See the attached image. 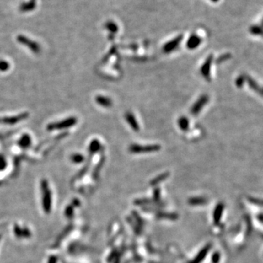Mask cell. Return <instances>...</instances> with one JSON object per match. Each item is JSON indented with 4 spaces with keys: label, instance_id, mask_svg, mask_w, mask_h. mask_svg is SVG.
<instances>
[{
    "label": "cell",
    "instance_id": "44dd1931",
    "mask_svg": "<svg viewBox=\"0 0 263 263\" xmlns=\"http://www.w3.org/2000/svg\"><path fill=\"white\" fill-rule=\"evenodd\" d=\"M262 27H263V19H262Z\"/></svg>",
    "mask_w": 263,
    "mask_h": 263
},
{
    "label": "cell",
    "instance_id": "e0dca14e",
    "mask_svg": "<svg viewBox=\"0 0 263 263\" xmlns=\"http://www.w3.org/2000/svg\"><path fill=\"white\" fill-rule=\"evenodd\" d=\"M10 67V64L8 62L4 61V60H0V71H7Z\"/></svg>",
    "mask_w": 263,
    "mask_h": 263
},
{
    "label": "cell",
    "instance_id": "277c9868",
    "mask_svg": "<svg viewBox=\"0 0 263 263\" xmlns=\"http://www.w3.org/2000/svg\"><path fill=\"white\" fill-rule=\"evenodd\" d=\"M28 117V113H21L19 115H15V116H11V117H6L4 119H0L1 124H15L18 123L19 121H21L22 120L26 119Z\"/></svg>",
    "mask_w": 263,
    "mask_h": 263
},
{
    "label": "cell",
    "instance_id": "30bf717a",
    "mask_svg": "<svg viewBox=\"0 0 263 263\" xmlns=\"http://www.w3.org/2000/svg\"><path fill=\"white\" fill-rule=\"evenodd\" d=\"M126 119L129 123H130L132 127L133 128L134 130H138V125L137 124V121H136L135 118L134 117V115L132 114V113H128L126 115Z\"/></svg>",
    "mask_w": 263,
    "mask_h": 263
},
{
    "label": "cell",
    "instance_id": "ffe728a7",
    "mask_svg": "<svg viewBox=\"0 0 263 263\" xmlns=\"http://www.w3.org/2000/svg\"><path fill=\"white\" fill-rule=\"evenodd\" d=\"M210 1H211L212 2H218L219 0H210Z\"/></svg>",
    "mask_w": 263,
    "mask_h": 263
},
{
    "label": "cell",
    "instance_id": "52a82bcc",
    "mask_svg": "<svg viewBox=\"0 0 263 263\" xmlns=\"http://www.w3.org/2000/svg\"><path fill=\"white\" fill-rule=\"evenodd\" d=\"M182 38H183L182 36H178L173 40H172L168 42V43L164 45L163 47V50L164 52L168 53L173 50H175V49L177 48L178 46H179L180 40H181Z\"/></svg>",
    "mask_w": 263,
    "mask_h": 263
},
{
    "label": "cell",
    "instance_id": "5bb4252c",
    "mask_svg": "<svg viewBox=\"0 0 263 263\" xmlns=\"http://www.w3.org/2000/svg\"><path fill=\"white\" fill-rule=\"evenodd\" d=\"M250 32L255 35H262L263 27L260 26H253L250 28Z\"/></svg>",
    "mask_w": 263,
    "mask_h": 263
},
{
    "label": "cell",
    "instance_id": "8fae6325",
    "mask_svg": "<svg viewBox=\"0 0 263 263\" xmlns=\"http://www.w3.org/2000/svg\"><path fill=\"white\" fill-rule=\"evenodd\" d=\"M96 100H97L98 104L101 105L103 107H110L111 105V101L109 98L102 97V96H98L96 98Z\"/></svg>",
    "mask_w": 263,
    "mask_h": 263
},
{
    "label": "cell",
    "instance_id": "7a4b0ae2",
    "mask_svg": "<svg viewBox=\"0 0 263 263\" xmlns=\"http://www.w3.org/2000/svg\"><path fill=\"white\" fill-rule=\"evenodd\" d=\"M77 123V119L75 117L68 118L65 120H62L59 122H55V123L49 124L47 126V129L48 131H53L56 130H62V129L69 128L74 126Z\"/></svg>",
    "mask_w": 263,
    "mask_h": 263
},
{
    "label": "cell",
    "instance_id": "9a60e30c",
    "mask_svg": "<svg viewBox=\"0 0 263 263\" xmlns=\"http://www.w3.org/2000/svg\"><path fill=\"white\" fill-rule=\"evenodd\" d=\"M180 130H186L189 126V121L186 118H180L179 121H178Z\"/></svg>",
    "mask_w": 263,
    "mask_h": 263
},
{
    "label": "cell",
    "instance_id": "9c48e42d",
    "mask_svg": "<svg viewBox=\"0 0 263 263\" xmlns=\"http://www.w3.org/2000/svg\"><path fill=\"white\" fill-rule=\"evenodd\" d=\"M211 62H212V56H209L208 58V59L206 60V63H204L203 66H202V67L201 69V72L202 73V75H204V77H209V72H210V67H211Z\"/></svg>",
    "mask_w": 263,
    "mask_h": 263
},
{
    "label": "cell",
    "instance_id": "7c38bea8",
    "mask_svg": "<svg viewBox=\"0 0 263 263\" xmlns=\"http://www.w3.org/2000/svg\"><path fill=\"white\" fill-rule=\"evenodd\" d=\"M19 143L20 146L23 147V148H26L31 144V138L29 135H25L20 139Z\"/></svg>",
    "mask_w": 263,
    "mask_h": 263
},
{
    "label": "cell",
    "instance_id": "2e32d148",
    "mask_svg": "<svg viewBox=\"0 0 263 263\" xmlns=\"http://www.w3.org/2000/svg\"><path fill=\"white\" fill-rule=\"evenodd\" d=\"M99 146H100V143L97 141V140H93V141L91 142L90 146H89V150H90V152L91 153L95 152L97 149L99 148Z\"/></svg>",
    "mask_w": 263,
    "mask_h": 263
},
{
    "label": "cell",
    "instance_id": "3957f363",
    "mask_svg": "<svg viewBox=\"0 0 263 263\" xmlns=\"http://www.w3.org/2000/svg\"><path fill=\"white\" fill-rule=\"evenodd\" d=\"M18 40H19V43H21L23 45H25L29 48H30L33 52L37 53L40 51V48L39 45L37 43H35V42L31 40H29L28 38H26V37L22 36H19L18 37Z\"/></svg>",
    "mask_w": 263,
    "mask_h": 263
},
{
    "label": "cell",
    "instance_id": "5b68a950",
    "mask_svg": "<svg viewBox=\"0 0 263 263\" xmlns=\"http://www.w3.org/2000/svg\"><path fill=\"white\" fill-rule=\"evenodd\" d=\"M157 146H138V145H132L130 148V151L132 153H142V152H150L152 151H157L159 148V147Z\"/></svg>",
    "mask_w": 263,
    "mask_h": 263
},
{
    "label": "cell",
    "instance_id": "ba28073f",
    "mask_svg": "<svg viewBox=\"0 0 263 263\" xmlns=\"http://www.w3.org/2000/svg\"><path fill=\"white\" fill-rule=\"evenodd\" d=\"M202 43V39L197 35H191L186 42V47L189 49H195Z\"/></svg>",
    "mask_w": 263,
    "mask_h": 263
},
{
    "label": "cell",
    "instance_id": "6da1fadb",
    "mask_svg": "<svg viewBox=\"0 0 263 263\" xmlns=\"http://www.w3.org/2000/svg\"><path fill=\"white\" fill-rule=\"evenodd\" d=\"M42 192H43V200H42V205H43V210L46 213H48L51 211V191L49 189V186L46 180H42L41 183Z\"/></svg>",
    "mask_w": 263,
    "mask_h": 263
},
{
    "label": "cell",
    "instance_id": "8992f818",
    "mask_svg": "<svg viewBox=\"0 0 263 263\" xmlns=\"http://www.w3.org/2000/svg\"><path fill=\"white\" fill-rule=\"evenodd\" d=\"M208 101V97L207 95H203L199 99L197 100V102L194 105L191 110V113L192 114H197L198 113H200V111L201 109L203 108V106L206 105Z\"/></svg>",
    "mask_w": 263,
    "mask_h": 263
},
{
    "label": "cell",
    "instance_id": "ac0fdd59",
    "mask_svg": "<svg viewBox=\"0 0 263 263\" xmlns=\"http://www.w3.org/2000/svg\"><path fill=\"white\" fill-rule=\"evenodd\" d=\"M72 160L75 163H80L83 160V157L79 153H75L72 156Z\"/></svg>",
    "mask_w": 263,
    "mask_h": 263
},
{
    "label": "cell",
    "instance_id": "4fadbf2b",
    "mask_svg": "<svg viewBox=\"0 0 263 263\" xmlns=\"http://www.w3.org/2000/svg\"><path fill=\"white\" fill-rule=\"evenodd\" d=\"M105 27L108 31H110L111 33H115L118 32V25L113 21H108L105 24Z\"/></svg>",
    "mask_w": 263,
    "mask_h": 263
},
{
    "label": "cell",
    "instance_id": "d6986e66",
    "mask_svg": "<svg viewBox=\"0 0 263 263\" xmlns=\"http://www.w3.org/2000/svg\"><path fill=\"white\" fill-rule=\"evenodd\" d=\"M6 166V162L2 156H0V170H3Z\"/></svg>",
    "mask_w": 263,
    "mask_h": 263
}]
</instances>
